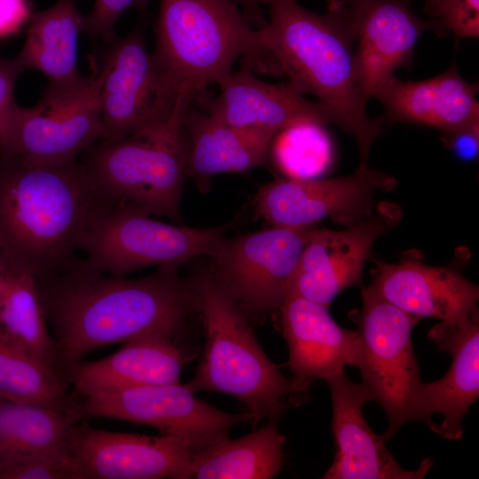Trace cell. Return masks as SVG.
<instances>
[{
  "instance_id": "6da1fadb",
  "label": "cell",
  "mask_w": 479,
  "mask_h": 479,
  "mask_svg": "<svg viewBox=\"0 0 479 479\" xmlns=\"http://www.w3.org/2000/svg\"><path fill=\"white\" fill-rule=\"evenodd\" d=\"M176 265L146 277H114L77 256L63 268L35 277L53 330L63 377L99 348L153 331L171 334L196 310L191 279ZM68 385V384H67Z\"/></svg>"
},
{
  "instance_id": "7a4b0ae2",
  "label": "cell",
  "mask_w": 479,
  "mask_h": 479,
  "mask_svg": "<svg viewBox=\"0 0 479 479\" xmlns=\"http://www.w3.org/2000/svg\"><path fill=\"white\" fill-rule=\"evenodd\" d=\"M112 207L92 192L75 161L37 165L0 158V258L35 277L58 271Z\"/></svg>"
},
{
  "instance_id": "3957f363",
  "label": "cell",
  "mask_w": 479,
  "mask_h": 479,
  "mask_svg": "<svg viewBox=\"0 0 479 479\" xmlns=\"http://www.w3.org/2000/svg\"><path fill=\"white\" fill-rule=\"evenodd\" d=\"M260 2L268 9V20L255 28L260 42L290 84L334 112L340 127L355 138L360 163L367 164L386 120L367 114L369 100L357 77L355 35L343 8L328 3L326 13H317L298 0Z\"/></svg>"
},
{
  "instance_id": "277c9868",
  "label": "cell",
  "mask_w": 479,
  "mask_h": 479,
  "mask_svg": "<svg viewBox=\"0 0 479 479\" xmlns=\"http://www.w3.org/2000/svg\"><path fill=\"white\" fill-rule=\"evenodd\" d=\"M191 281L206 343L196 373L185 386L193 393L237 398L255 426L265 418L279 419L288 405L298 404L291 378L264 352L237 300L210 270L197 272Z\"/></svg>"
},
{
  "instance_id": "5b68a950",
  "label": "cell",
  "mask_w": 479,
  "mask_h": 479,
  "mask_svg": "<svg viewBox=\"0 0 479 479\" xmlns=\"http://www.w3.org/2000/svg\"><path fill=\"white\" fill-rule=\"evenodd\" d=\"M155 35L157 65L192 100L232 72L239 59L257 72L281 75L233 0H160Z\"/></svg>"
},
{
  "instance_id": "8992f818",
  "label": "cell",
  "mask_w": 479,
  "mask_h": 479,
  "mask_svg": "<svg viewBox=\"0 0 479 479\" xmlns=\"http://www.w3.org/2000/svg\"><path fill=\"white\" fill-rule=\"evenodd\" d=\"M184 114L163 127L87 149L79 163L97 197L111 207L130 204L180 223L187 177Z\"/></svg>"
},
{
  "instance_id": "52a82bcc",
  "label": "cell",
  "mask_w": 479,
  "mask_h": 479,
  "mask_svg": "<svg viewBox=\"0 0 479 479\" xmlns=\"http://www.w3.org/2000/svg\"><path fill=\"white\" fill-rule=\"evenodd\" d=\"M106 44L94 67L100 78V141L116 142L163 127L192 105L148 51L142 21L124 37Z\"/></svg>"
},
{
  "instance_id": "ba28073f",
  "label": "cell",
  "mask_w": 479,
  "mask_h": 479,
  "mask_svg": "<svg viewBox=\"0 0 479 479\" xmlns=\"http://www.w3.org/2000/svg\"><path fill=\"white\" fill-rule=\"evenodd\" d=\"M362 306L349 314L357 326L361 355L357 368L361 383L384 410L389 427L381 435L386 442L413 412L423 381L412 342L420 320L396 307L371 286L361 287Z\"/></svg>"
},
{
  "instance_id": "9c48e42d",
  "label": "cell",
  "mask_w": 479,
  "mask_h": 479,
  "mask_svg": "<svg viewBox=\"0 0 479 479\" xmlns=\"http://www.w3.org/2000/svg\"><path fill=\"white\" fill-rule=\"evenodd\" d=\"M151 215L130 204L112 207L82 235L79 250L86 255L84 262L114 277L149 266H180L199 255H209L227 230V225H174Z\"/></svg>"
},
{
  "instance_id": "30bf717a",
  "label": "cell",
  "mask_w": 479,
  "mask_h": 479,
  "mask_svg": "<svg viewBox=\"0 0 479 479\" xmlns=\"http://www.w3.org/2000/svg\"><path fill=\"white\" fill-rule=\"evenodd\" d=\"M194 394L181 382L122 389L76 397L72 412L78 421L107 418L155 428L185 441L194 454L227 438L236 425L251 421L247 412H227Z\"/></svg>"
},
{
  "instance_id": "8fae6325",
  "label": "cell",
  "mask_w": 479,
  "mask_h": 479,
  "mask_svg": "<svg viewBox=\"0 0 479 479\" xmlns=\"http://www.w3.org/2000/svg\"><path fill=\"white\" fill-rule=\"evenodd\" d=\"M317 226H274L223 238L209 255L211 272L237 300L247 318L279 310Z\"/></svg>"
},
{
  "instance_id": "7c38bea8",
  "label": "cell",
  "mask_w": 479,
  "mask_h": 479,
  "mask_svg": "<svg viewBox=\"0 0 479 479\" xmlns=\"http://www.w3.org/2000/svg\"><path fill=\"white\" fill-rule=\"evenodd\" d=\"M100 78L66 84H48L39 102L19 106L14 154L37 165H63L102 140L99 111Z\"/></svg>"
},
{
  "instance_id": "4fadbf2b",
  "label": "cell",
  "mask_w": 479,
  "mask_h": 479,
  "mask_svg": "<svg viewBox=\"0 0 479 479\" xmlns=\"http://www.w3.org/2000/svg\"><path fill=\"white\" fill-rule=\"evenodd\" d=\"M397 185L394 177L360 163L345 177L275 179L259 189L253 203L256 216L274 226H310L329 217L347 227L373 214L377 192Z\"/></svg>"
},
{
  "instance_id": "5bb4252c",
  "label": "cell",
  "mask_w": 479,
  "mask_h": 479,
  "mask_svg": "<svg viewBox=\"0 0 479 479\" xmlns=\"http://www.w3.org/2000/svg\"><path fill=\"white\" fill-rule=\"evenodd\" d=\"M403 212L390 201L378 202L367 218L342 230L318 227L303 249L288 293L329 306L344 289L363 284V271L373 244L398 225Z\"/></svg>"
},
{
  "instance_id": "9a60e30c",
  "label": "cell",
  "mask_w": 479,
  "mask_h": 479,
  "mask_svg": "<svg viewBox=\"0 0 479 479\" xmlns=\"http://www.w3.org/2000/svg\"><path fill=\"white\" fill-rule=\"evenodd\" d=\"M67 448L76 479H187L194 455L184 440L98 429L80 421Z\"/></svg>"
},
{
  "instance_id": "2e32d148",
  "label": "cell",
  "mask_w": 479,
  "mask_h": 479,
  "mask_svg": "<svg viewBox=\"0 0 479 479\" xmlns=\"http://www.w3.org/2000/svg\"><path fill=\"white\" fill-rule=\"evenodd\" d=\"M346 12L354 35L356 71L365 97L396 69L409 67L420 35L428 29L442 32L436 20H426L411 9L408 0H327Z\"/></svg>"
},
{
  "instance_id": "e0dca14e",
  "label": "cell",
  "mask_w": 479,
  "mask_h": 479,
  "mask_svg": "<svg viewBox=\"0 0 479 479\" xmlns=\"http://www.w3.org/2000/svg\"><path fill=\"white\" fill-rule=\"evenodd\" d=\"M332 399V432L336 447L323 479H420L433 467L423 459L415 470L401 467L382 437L365 421L363 406L372 397L362 383L353 382L345 370L325 380Z\"/></svg>"
},
{
  "instance_id": "ac0fdd59",
  "label": "cell",
  "mask_w": 479,
  "mask_h": 479,
  "mask_svg": "<svg viewBox=\"0 0 479 479\" xmlns=\"http://www.w3.org/2000/svg\"><path fill=\"white\" fill-rule=\"evenodd\" d=\"M279 311L298 404L313 380H326L347 365L357 368L361 355L358 331L338 325L327 306L288 293Z\"/></svg>"
},
{
  "instance_id": "d6986e66",
  "label": "cell",
  "mask_w": 479,
  "mask_h": 479,
  "mask_svg": "<svg viewBox=\"0 0 479 479\" xmlns=\"http://www.w3.org/2000/svg\"><path fill=\"white\" fill-rule=\"evenodd\" d=\"M370 285L385 300L422 319L445 324L466 319L477 307L479 288L456 264L433 266L419 254H406L397 263L373 259Z\"/></svg>"
},
{
  "instance_id": "ffe728a7",
  "label": "cell",
  "mask_w": 479,
  "mask_h": 479,
  "mask_svg": "<svg viewBox=\"0 0 479 479\" xmlns=\"http://www.w3.org/2000/svg\"><path fill=\"white\" fill-rule=\"evenodd\" d=\"M440 351L452 357V364L441 379L425 383L418 394L413 421L432 424L439 415L441 422L431 430L442 438L458 440L464 433L463 420L479 397V310L476 307L457 324L440 322L428 334Z\"/></svg>"
},
{
  "instance_id": "44dd1931",
  "label": "cell",
  "mask_w": 479,
  "mask_h": 479,
  "mask_svg": "<svg viewBox=\"0 0 479 479\" xmlns=\"http://www.w3.org/2000/svg\"><path fill=\"white\" fill-rule=\"evenodd\" d=\"M477 92V85L465 80L452 64L422 81H403L394 75L373 98L382 105L385 120L434 128L447 137L478 133Z\"/></svg>"
},
{
  "instance_id": "7402d4cb",
  "label": "cell",
  "mask_w": 479,
  "mask_h": 479,
  "mask_svg": "<svg viewBox=\"0 0 479 479\" xmlns=\"http://www.w3.org/2000/svg\"><path fill=\"white\" fill-rule=\"evenodd\" d=\"M216 84L218 94L207 102L205 112L228 124L276 132L302 122L340 126L326 105L306 98L288 82L260 80L247 67L230 72Z\"/></svg>"
},
{
  "instance_id": "603a6c76",
  "label": "cell",
  "mask_w": 479,
  "mask_h": 479,
  "mask_svg": "<svg viewBox=\"0 0 479 479\" xmlns=\"http://www.w3.org/2000/svg\"><path fill=\"white\" fill-rule=\"evenodd\" d=\"M174 334L153 331L125 342L118 351L94 361L83 359L66 375L79 397L122 389L180 382L184 355Z\"/></svg>"
},
{
  "instance_id": "cb8c5ba5",
  "label": "cell",
  "mask_w": 479,
  "mask_h": 479,
  "mask_svg": "<svg viewBox=\"0 0 479 479\" xmlns=\"http://www.w3.org/2000/svg\"><path fill=\"white\" fill-rule=\"evenodd\" d=\"M186 173L201 192L222 173L244 172L266 167L276 131L239 127L221 122L192 106L184 114Z\"/></svg>"
},
{
  "instance_id": "d4e9b609",
  "label": "cell",
  "mask_w": 479,
  "mask_h": 479,
  "mask_svg": "<svg viewBox=\"0 0 479 479\" xmlns=\"http://www.w3.org/2000/svg\"><path fill=\"white\" fill-rule=\"evenodd\" d=\"M84 18L76 0H59L51 7L33 13L25 43L15 59L23 70L40 71L49 84L80 80L77 42L83 31Z\"/></svg>"
},
{
  "instance_id": "484cf974",
  "label": "cell",
  "mask_w": 479,
  "mask_h": 479,
  "mask_svg": "<svg viewBox=\"0 0 479 479\" xmlns=\"http://www.w3.org/2000/svg\"><path fill=\"white\" fill-rule=\"evenodd\" d=\"M0 331L66 382L35 276L1 258Z\"/></svg>"
},
{
  "instance_id": "4316f807",
  "label": "cell",
  "mask_w": 479,
  "mask_h": 479,
  "mask_svg": "<svg viewBox=\"0 0 479 479\" xmlns=\"http://www.w3.org/2000/svg\"><path fill=\"white\" fill-rule=\"evenodd\" d=\"M279 418L236 439L229 437L194 454L187 479H271L284 465L285 436Z\"/></svg>"
},
{
  "instance_id": "83f0119b",
  "label": "cell",
  "mask_w": 479,
  "mask_h": 479,
  "mask_svg": "<svg viewBox=\"0 0 479 479\" xmlns=\"http://www.w3.org/2000/svg\"><path fill=\"white\" fill-rule=\"evenodd\" d=\"M70 412L0 398V460L67 447Z\"/></svg>"
},
{
  "instance_id": "f1b7e54d",
  "label": "cell",
  "mask_w": 479,
  "mask_h": 479,
  "mask_svg": "<svg viewBox=\"0 0 479 479\" xmlns=\"http://www.w3.org/2000/svg\"><path fill=\"white\" fill-rule=\"evenodd\" d=\"M0 398L72 412L75 397L53 371L0 331Z\"/></svg>"
},
{
  "instance_id": "f546056e",
  "label": "cell",
  "mask_w": 479,
  "mask_h": 479,
  "mask_svg": "<svg viewBox=\"0 0 479 479\" xmlns=\"http://www.w3.org/2000/svg\"><path fill=\"white\" fill-rule=\"evenodd\" d=\"M270 153L277 169L287 178L313 179L333 162V145L323 125L302 122L279 130Z\"/></svg>"
},
{
  "instance_id": "4dcf8cb0",
  "label": "cell",
  "mask_w": 479,
  "mask_h": 479,
  "mask_svg": "<svg viewBox=\"0 0 479 479\" xmlns=\"http://www.w3.org/2000/svg\"><path fill=\"white\" fill-rule=\"evenodd\" d=\"M0 479H76L68 448L0 460Z\"/></svg>"
},
{
  "instance_id": "1f68e13d",
  "label": "cell",
  "mask_w": 479,
  "mask_h": 479,
  "mask_svg": "<svg viewBox=\"0 0 479 479\" xmlns=\"http://www.w3.org/2000/svg\"><path fill=\"white\" fill-rule=\"evenodd\" d=\"M23 69L14 59L0 57V158L14 154L16 116L20 106L15 101L14 88Z\"/></svg>"
},
{
  "instance_id": "d6a6232c",
  "label": "cell",
  "mask_w": 479,
  "mask_h": 479,
  "mask_svg": "<svg viewBox=\"0 0 479 479\" xmlns=\"http://www.w3.org/2000/svg\"><path fill=\"white\" fill-rule=\"evenodd\" d=\"M426 12L438 21L442 32L457 38L479 36V0H434Z\"/></svg>"
},
{
  "instance_id": "836d02e7",
  "label": "cell",
  "mask_w": 479,
  "mask_h": 479,
  "mask_svg": "<svg viewBox=\"0 0 479 479\" xmlns=\"http://www.w3.org/2000/svg\"><path fill=\"white\" fill-rule=\"evenodd\" d=\"M145 5L146 0H95L84 18L83 31L93 40L109 43L117 37L114 27L120 16L129 8L145 9Z\"/></svg>"
},
{
  "instance_id": "e575fe53",
  "label": "cell",
  "mask_w": 479,
  "mask_h": 479,
  "mask_svg": "<svg viewBox=\"0 0 479 479\" xmlns=\"http://www.w3.org/2000/svg\"><path fill=\"white\" fill-rule=\"evenodd\" d=\"M32 15L30 0H0V42L20 34Z\"/></svg>"
},
{
  "instance_id": "d590c367",
  "label": "cell",
  "mask_w": 479,
  "mask_h": 479,
  "mask_svg": "<svg viewBox=\"0 0 479 479\" xmlns=\"http://www.w3.org/2000/svg\"><path fill=\"white\" fill-rule=\"evenodd\" d=\"M452 140L453 147L462 155H474L478 147V133H464L447 137Z\"/></svg>"
},
{
  "instance_id": "8d00e7d4",
  "label": "cell",
  "mask_w": 479,
  "mask_h": 479,
  "mask_svg": "<svg viewBox=\"0 0 479 479\" xmlns=\"http://www.w3.org/2000/svg\"><path fill=\"white\" fill-rule=\"evenodd\" d=\"M239 6L242 7V12L255 27V28L263 26L266 20L263 14V5L260 0H233Z\"/></svg>"
},
{
  "instance_id": "74e56055",
  "label": "cell",
  "mask_w": 479,
  "mask_h": 479,
  "mask_svg": "<svg viewBox=\"0 0 479 479\" xmlns=\"http://www.w3.org/2000/svg\"><path fill=\"white\" fill-rule=\"evenodd\" d=\"M424 1H425V8H427L433 3L434 0H424Z\"/></svg>"
}]
</instances>
